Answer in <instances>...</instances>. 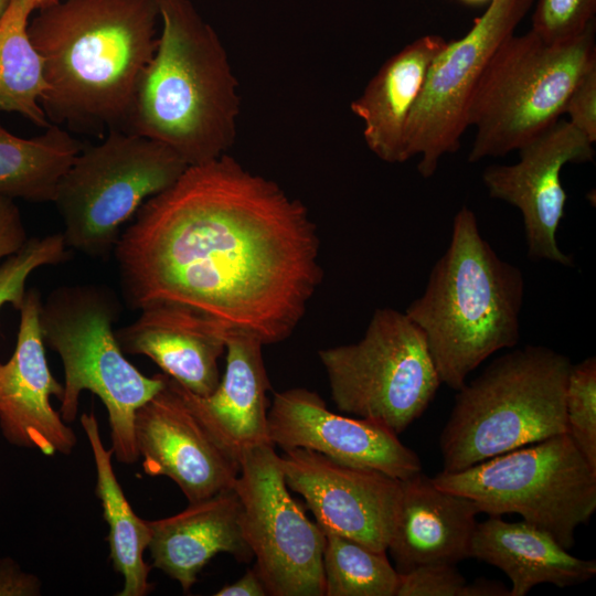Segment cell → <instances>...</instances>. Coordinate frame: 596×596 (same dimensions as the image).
Returning <instances> with one entry per match:
<instances>
[{"mask_svg":"<svg viewBox=\"0 0 596 596\" xmlns=\"http://www.w3.org/2000/svg\"><path fill=\"white\" fill-rule=\"evenodd\" d=\"M438 488L472 500L488 515L520 514L565 550L596 510V469L562 433L456 472L440 471Z\"/></svg>","mask_w":596,"mask_h":596,"instance_id":"cell-8","label":"cell"},{"mask_svg":"<svg viewBox=\"0 0 596 596\" xmlns=\"http://www.w3.org/2000/svg\"><path fill=\"white\" fill-rule=\"evenodd\" d=\"M67 246L62 233L32 237L15 254L0 264V308L10 304L20 308L28 277L39 267L57 265L68 257Z\"/></svg>","mask_w":596,"mask_h":596,"instance_id":"cell-29","label":"cell"},{"mask_svg":"<svg viewBox=\"0 0 596 596\" xmlns=\"http://www.w3.org/2000/svg\"><path fill=\"white\" fill-rule=\"evenodd\" d=\"M279 459L287 487L305 499L322 531L387 551L402 480L306 448L284 450Z\"/></svg>","mask_w":596,"mask_h":596,"instance_id":"cell-13","label":"cell"},{"mask_svg":"<svg viewBox=\"0 0 596 596\" xmlns=\"http://www.w3.org/2000/svg\"><path fill=\"white\" fill-rule=\"evenodd\" d=\"M570 359L525 345L494 359L458 390L439 437L443 471L478 462L566 433Z\"/></svg>","mask_w":596,"mask_h":596,"instance_id":"cell-5","label":"cell"},{"mask_svg":"<svg viewBox=\"0 0 596 596\" xmlns=\"http://www.w3.org/2000/svg\"><path fill=\"white\" fill-rule=\"evenodd\" d=\"M567 433L596 469V359L572 364L565 393Z\"/></svg>","mask_w":596,"mask_h":596,"instance_id":"cell-28","label":"cell"},{"mask_svg":"<svg viewBox=\"0 0 596 596\" xmlns=\"http://www.w3.org/2000/svg\"><path fill=\"white\" fill-rule=\"evenodd\" d=\"M157 49L137 84L124 131L164 143L188 166L234 145L238 83L214 29L190 0H156Z\"/></svg>","mask_w":596,"mask_h":596,"instance_id":"cell-3","label":"cell"},{"mask_svg":"<svg viewBox=\"0 0 596 596\" xmlns=\"http://www.w3.org/2000/svg\"><path fill=\"white\" fill-rule=\"evenodd\" d=\"M226 329L191 308L156 304L140 309L139 317L115 336L124 353L148 356L183 387L207 396L221 380Z\"/></svg>","mask_w":596,"mask_h":596,"instance_id":"cell-19","label":"cell"},{"mask_svg":"<svg viewBox=\"0 0 596 596\" xmlns=\"http://www.w3.org/2000/svg\"><path fill=\"white\" fill-rule=\"evenodd\" d=\"M476 503L443 490L419 472L402 480V493L387 550L405 574L418 566L469 558L476 530Z\"/></svg>","mask_w":596,"mask_h":596,"instance_id":"cell-20","label":"cell"},{"mask_svg":"<svg viewBox=\"0 0 596 596\" xmlns=\"http://www.w3.org/2000/svg\"><path fill=\"white\" fill-rule=\"evenodd\" d=\"M307 207L227 153L147 200L114 255L130 309L191 308L265 344L300 323L323 276Z\"/></svg>","mask_w":596,"mask_h":596,"instance_id":"cell-1","label":"cell"},{"mask_svg":"<svg viewBox=\"0 0 596 596\" xmlns=\"http://www.w3.org/2000/svg\"><path fill=\"white\" fill-rule=\"evenodd\" d=\"M233 488L241 501L242 533L267 595L323 596L326 536L289 493L273 444L243 451Z\"/></svg>","mask_w":596,"mask_h":596,"instance_id":"cell-11","label":"cell"},{"mask_svg":"<svg viewBox=\"0 0 596 596\" xmlns=\"http://www.w3.org/2000/svg\"><path fill=\"white\" fill-rule=\"evenodd\" d=\"M564 114L593 143L596 140V65L589 68L570 94Z\"/></svg>","mask_w":596,"mask_h":596,"instance_id":"cell-32","label":"cell"},{"mask_svg":"<svg viewBox=\"0 0 596 596\" xmlns=\"http://www.w3.org/2000/svg\"><path fill=\"white\" fill-rule=\"evenodd\" d=\"M337 408L403 433L441 384L426 338L405 312L374 311L362 339L318 352Z\"/></svg>","mask_w":596,"mask_h":596,"instance_id":"cell-10","label":"cell"},{"mask_svg":"<svg viewBox=\"0 0 596 596\" xmlns=\"http://www.w3.org/2000/svg\"><path fill=\"white\" fill-rule=\"evenodd\" d=\"M33 6H34V9L35 11L36 10H40L42 8H45V7H49L55 2H57L58 0H31Z\"/></svg>","mask_w":596,"mask_h":596,"instance_id":"cell-37","label":"cell"},{"mask_svg":"<svg viewBox=\"0 0 596 596\" xmlns=\"http://www.w3.org/2000/svg\"><path fill=\"white\" fill-rule=\"evenodd\" d=\"M42 583L11 557H0V596H39Z\"/></svg>","mask_w":596,"mask_h":596,"instance_id":"cell-34","label":"cell"},{"mask_svg":"<svg viewBox=\"0 0 596 596\" xmlns=\"http://www.w3.org/2000/svg\"><path fill=\"white\" fill-rule=\"evenodd\" d=\"M267 416L269 440L283 450H315L398 480L422 472L419 457L396 434L372 421L329 411L313 391L295 387L275 393Z\"/></svg>","mask_w":596,"mask_h":596,"instance_id":"cell-15","label":"cell"},{"mask_svg":"<svg viewBox=\"0 0 596 596\" xmlns=\"http://www.w3.org/2000/svg\"><path fill=\"white\" fill-rule=\"evenodd\" d=\"M523 298L522 270L499 257L462 206L446 252L405 313L423 331L440 382L458 391L486 359L518 343Z\"/></svg>","mask_w":596,"mask_h":596,"instance_id":"cell-4","label":"cell"},{"mask_svg":"<svg viewBox=\"0 0 596 596\" xmlns=\"http://www.w3.org/2000/svg\"><path fill=\"white\" fill-rule=\"evenodd\" d=\"M470 596H510V589L498 581L478 578L470 583Z\"/></svg>","mask_w":596,"mask_h":596,"instance_id":"cell-36","label":"cell"},{"mask_svg":"<svg viewBox=\"0 0 596 596\" xmlns=\"http://www.w3.org/2000/svg\"><path fill=\"white\" fill-rule=\"evenodd\" d=\"M470 557L501 570L512 583L510 596H525L545 583L561 588L583 584L596 574L594 560L570 554L543 530L493 515L477 523Z\"/></svg>","mask_w":596,"mask_h":596,"instance_id":"cell-23","label":"cell"},{"mask_svg":"<svg viewBox=\"0 0 596 596\" xmlns=\"http://www.w3.org/2000/svg\"><path fill=\"white\" fill-rule=\"evenodd\" d=\"M81 425L94 457L96 497L109 528V558L114 570L124 577V587L118 595L145 596L152 588L148 579L150 566L143 560L150 540L148 522L135 513L117 480L111 465L114 453L102 440L95 413H84Z\"/></svg>","mask_w":596,"mask_h":596,"instance_id":"cell-24","label":"cell"},{"mask_svg":"<svg viewBox=\"0 0 596 596\" xmlns=\"http://www.w3.org/2000/svg\"><path fill=\"white\" fill-rule=\"evenodd\" d=\"M82 147L54 124L35 137L22 138L0 123V196L53 202L61 179Z\"/></svg>","mask_w":596,"mask_h":596,"instance_id":"cell-25","label":"cell"},{"mask_svg":"<svg viewBox=\"0 0 596 596\" xmlns=\"http://www.w3.org/2000/svg\"><path fill=\"white\" fill-rule=\"evenodd\" d=\"M263 345L257 337L227 328L225 370L219 385L207 396H199L170 377L177 392L210 435L238 461L247 448L272 444L267 416L270 383Z\"/></svg>","mask_w":596,"mask_h":596,"instance_id":"cell-18","label":"cell"},{"mask_svg":"<svg viewBox=\"0 0 596 596\" xmlns=\"http://www.w3.org/2000/svg\"><path fill=\"white\" fill-rule=\"evenodd\" d=\"M595 65V22L560 45L546 44L531 30L507 38L470 102L468 126L476 132L468 161L503 157L554 125L575 85Z\"/></svg>","mask_w":596,"mask_h":596,"instance_id":"cell-7","label":"cell"},{"mask_svg":"<svg viewBox=\"0 0 596 596\" xmlns=\"http://www.w3.org/2000/svg\"><path fill=\"white\" fill-rule=\"evenodd\" d=\"M28 240L26 230L14 200L0 196V259L19 252Z\"/></svg>","mask_w":596,"mask_h":596,"instance_id":"cell-33","label":"cell"},{"mask_svg":"<svg viewBox=\"0 0 596 596\" xmlns=\"http://www.w3.org/2000/svg\"><path fill=\"white\" fill-rule=\"evenodd\" d=\"M134 434L143 471L170 478L189 503L234 487L240 461L215 441L168 375L164 386L137 409Z\"/></svg>","mask_w":596,"mask_h":596,"instance_id":"cell-16","label":"cell"},{"mask_svg":"<svg viewBox=\"0 0 596 596\" xmlns=\"http://www.w3.org/2000/svg\"><path fill=\"white\" fill-rule=\"evenodd\" d=\"M28 34L47 85L50 124L88 134L125 130L135 91L158 44L156 0H58Z\"/></svg>","mask_w":596,"mask_h":596,"instance_id":"cell-2","label":"cell"},{"mask_svg":"<svg viewBox=\"0 0 596 596\" xmlns=\"http://www.w3.org/2000/svg\"><path fill=\"white\" fill-rule=\"evenodd\" d=\"M152 566L188 593L198 574L217 553L248 562L252 551L241 526V501L234 488L190 502L181 512L148 521Z\"/></svg>","mask_w":596,"mask_h":596,"instance_id":"cell-21","label":"cell"},{"mask_svg":"<svg viewBox=\"0 0 596 596\" xmlns=\"http://www.w3.org/2000/svg\"><path fill=\"white\" fill-rule=\"evenodd\" d=\"M188 167L164 143L124 130H109L99 143L82 147L53 200L66 246L89 257L108 255L121 226Z\"/></svg>","mask_w":596,"mask_h":596,"instance_id":"cell-9","label":"cell"},{"mask_svg":"<svg viewBox=\"0 0 596 596\" xmlns=\"http://www.w3.org/2000/svg\"><path fill=\"white\" fill-rule=\"evenodd\" d=\"M326 596H396L400 573L386 552L373 551L343 535L323 531Z\"/></svg>","mask_w":596,"mask_h":596,"instance_id":"cell-27","label":"cell"},{"mask_svg":"<svg viewBox=\"0 0 596 596\" xmlns=\"http://www.w3.org/2000/svg\"><path fill=\"white\" fill-rule=\"evenodd\" d=\"M518 151V162L485 169L483 184L491 198L521 212L529 257L572 266V257L556 241L567 200L561 171L570 162L592 161L593 142L568 120L560 119Z\"/></svg>","mask_w":596,"mask_h":596,"instance_id":"cell-14","label":"cell"},{"mask_svg":"<svg viewBox=\"0 0 596 596\" xmlns=\"http://www.w3.org/2000/svg\"><path fill=\"white\" fill-rule=\"evenodd\" d=\"M12 0H0V20L7 12L8 8L10 7Z\"/></svg>","mask_w":596,"mask_h":596,"instance_id":"cell-38","label":"cell"},{"mask_svg":"<svg viewBox=\"0 0 596 596\" xmlns=\"http://www.w3.org/2000/svg\"><path fill=\"white\" fill-rule=\"evenodd\" d=\"M595 11L596 0H539L531 31L546 44H564L595 22Z\"/></svg>","mask_w":596,"mask_h":596,"instance_id":"cell-30","label":"cell"},{"mask_svg":"<svg viewBox=\"0 0 596 596\" xmlns=\"http://www.w3.org/2000/svg\"><path fill=\"white\" fill-rule=\"evenodd\" d=\"M396 596H470V583L455 565H424L400 574Z\"/></svg>","mask_w":596,"mask_h":596,"instance_id":"cell-31","label":"cell"},{"mask_svg":"<svg viewBox=\"0 0 596 596\" xmlns=\"http://www.w3.org/2000/svg\"><path fill=\"white\" fill-rule=\"evenodd\" d=\"M533 0H491L460 39L447 42L427 71L405 136L406 160L418 156L417 170L434 175L439 160L460 148L468 110L479 79L499 45L529 11Z\"/></svg>","mask_w":596,"mask_h":596,"instance_id":"cell-12","label":"cell"},{"mask_svg":"<svg viewBox=\"0 0 596 596\" xmlns=\"http://www.w3.org/2000/svg\"><path fill=\"white\" fill-rule=\"evenodd\" d=\"M34 11L31 0H12L0 20V110L46 128L51 124L41 105L47 88L43 62L28 34Z\"/></svg>","mask_w":596,"mask_h":596,"instance_id":"cell-26","label":"cell"},{"mask_svg":"<svg viewBox=\"0 0 596 596\" xmlns=\"http://www.w3.org/2000/svg\"><path fill=\"white\" fill-rule=\"evenodd\" d=\"M215 596H265L266 587L257 572L248 568L246 573L236 582L219 589Z\"/></svg>","mask_w":596,"mask_h":596,"instance_id":"cell-35","label":"cell"},{"mask_svg":"<svg viewBox=\"0 0 596 596\" xmlns=\"http://www.w3.org/2000/svg\"><path fill=\"white\" fill-rule=\"evenodd\" d=\"M460 1L467 4L477 6V4L490 2L491 0H460Z\"/></svg>","mask_w":596,"mask_h":596,"instance_id":"cell-39","label":"cell"},{"mask_svg":"<svg viewBox=\"0 0 596 596\" xmlns=\"http://www.w3.org/2000/svg\"><path fill=\"white\" fill-rule=\"evenodd\" d=\"M447 41L435 34L421 36L392 55L351 103L363 123L368 148L382 161L402 163L406 127L419 97L429 65Z\"/></svg>","mask_w":596,"mask_h":596,"instance_id":"cell-22","label":"cell"},{"mask_svg":"<svg viewBox=\"0 0 596 596\" xmlns=\"http://www.w3.org/2000/svg\"><path fill=\"white\" fill-rule=\"evenodd\" d=\"M41 297L25 291L19 308L20 323L11 358L0 362V429L14 446L35 449L45 456L68 455L77 444L75 432L50 402L60 401L64 386L49 368L40 328Z\"/></svg>","mask_w":596,"mask_h":596,"instance_id":"cell-17","label":"cell"},{"mask_svg":"<svg viewBox=\"0 0 596 596\" xmlns=\"http://www.w3.org/2000/svg\"><path fill=\"white\" fill-rule=\"evenodd\" d=\"M121 311L116 294L104 285L61 286L40 308L44 344L55 351L64 368V393L60 415L70 424L78 411L82 391L104 403L109 421L111 450L116 459H139L134 421L137 409L157 394L164 373L143 375L125 356L113 330Z\"/></svg>","mask_w":596,"mask_h":596,"instance_id":"cell-6","label":"cell"}]
</instances>
